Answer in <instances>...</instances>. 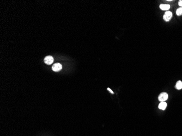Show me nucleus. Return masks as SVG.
<instances>
[{
    "instance_id": "1",
    "label": "nucleus",
    "mask_w": 182,
    "mask_h": 136,
    "mask_svg": "<svg viewBox=\"0 0 182 136\" xmlns=\"http://www.w3.org/2000/svg\"><path fill=\"white\" fill-rule=\"evenodd\" d=\"M172 18V13L170 11H167L165 13L164 15V20L166 21H170L171 18Z\"/></svg>"
},
{
    "instance_id": "2",
    "label": "nucleus",
    "mask_w": 182,
    "mask_h": 136,
    "mask_svg": "<svg viewBox=\"0 0 182 136\" xmlns=\"http://www.w3.org/2000/svg\"><path fill=\"white\" fill-rule=\"evenodd\" d=\"M168 94L166 93H162L159 95L158 99L160 102H165L168 99Z\"/></svg>"
},
{
    "instance_id": "3",
    "label": "nucleus",
    "mask_w": 182,
    "mask_h": 136,
    "mask_svg": "<svg viewBox=\"0 0 182 136\" xmlns=\"http://www.w3.org/2000/svg\"><path fill=\"white\" fill-rule=\"evenodd\" d=\"M53 58L52 57V56H46L45 58L44 59V62L45 64H47V65H50L53 62Z\"/></svg>"
},
{
    "instance_id": "4",
    "label": "nucleus",
    "mask_w": 182,
    "mask_h": 136,
    "mask_svg": "<svg viewBox=\"0 0 182 136\" xmlns=\"http://www.w3.org/2000/svg\"><path fill=\"white\" fill-rule=\"evenodd\" d=\"M62 68V65L60 64V63H56V64H55L52 66V70L54 71L58 72L61 70Z\"/></svg>"
},
{
    "instance_id": "5",
    "label": "nucleus",
    "mask_w": 182,
    "mask_h": 136,
    "mask_svg": "<svg viewBox=\"0 0 182 136\" xmlns=\"http://www.w3.org/2000/svg\"><path fill=\"white\" fill-rule=\"evenodd\" d=\"M160 8L163 11H167L170 8V5L167 4H161L160 5Z\"/></svg>"
},
{
    "instance_id": "6",
    "label": "nucleus",
    "mask_w": 182,
    "mask_h": 136,
    "mask_svg": "<svg viewBox=\"0 0 182 136\" xmlns=\"http://www.w3.org/2000/svg\"><path fill=\"white\" fill-rule=\"evenodd\" d=\"M167 107V103L165 102H161L159 105V108L161 110H165Z\"/></svg>"
},
{
    "instance_id": "7",
    "label": "nucleus",
    "mask_w": 182,
    "mask_h": 136,
    "mask_svg": "<svg viewBox=\"0 0 182 136\" xmlns=\"http://www.w3.org/2000/svg\"><path fill=\"white\" fill-rule=\"evenodd\" d=\"M175 88L176 89H178V90H180V89H182V81H179L177 82L176 83V85H175Z\"/></svg>"
},
{
    "instance_id": "8",
    "label": "nucleus",
    "mask_w": 182,
    "mask_h": 136,
    "mask_svg": "<svg viewBox=\"0 0 182 136\" xmlns=\"http://www.w3.org/2000/svg\"><path fill=\"white\" fill-rule=\"evenodd\" d=\"M176 14L178 16H180V15H182V7H180L177 9Z\"/></svg>"
},
{
    "instance_id": "9",
    "label": "nucleus",
    "mask_w": 182,
    "mask_h": 136,
    "mask_svg": "<svg viewBox=\"0 0 182 136\" xmlns=\"http://www.w3.org/2000/svg\"><path fill=\"white\" fill-rule=\"evenodd\" d=\"M178 4H179V6H180L181 7H182V0H180V1H179Z\"/></svg>"
},
{
    "instance_id": "10",
    "label": "nucleus",
    "mask_w": 182,
    "mask_h": 136,
    "mask_svg": "<svg viewBox=\"0 0 182 136\" xmlns=\"http://www.w3.org/2000/svg\"><path fill=\"white\" fill-rule=\"evenodd\" d=\"M107 90H108V91H110V92H111V94H113L114 93H113V91L111 89H110V88H107Z\"/></svg>"
}]
</instances>
